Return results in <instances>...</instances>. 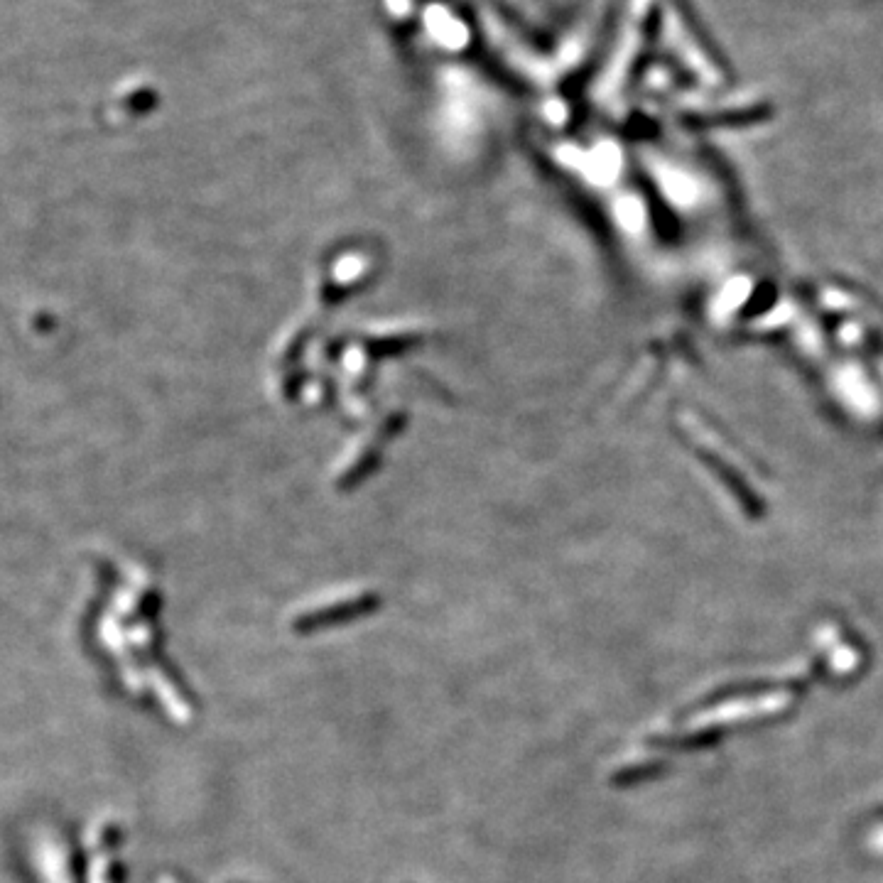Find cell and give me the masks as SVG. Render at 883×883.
<instances>
[{
  "instance_id": "obj_1",
  "label": "cell",
  "mask_w": 883,
  "mask_h": 883,
  "mask_svg": "<svg viewBox=\"0 0 883 883\" xmlns=\"http://www.w3.org/2000/svg\"><path fill=\"white\" fill-rule=\"evenodd\" d=\"M376 604V599H361V601H346V604L329 606V609L317 611V614H307L302 619L295 621L297 631H319V628H327L332 624H344V621L356 619V616L371 611V606Z\"/></svg>"
}]
</instances>
